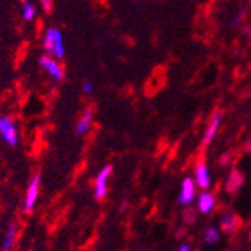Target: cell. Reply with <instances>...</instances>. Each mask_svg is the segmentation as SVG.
<instances>
[{
	"label": "cell",
	"instance_id": "cell-1",
	"mask_svg": "<svg viewBox=\"0 0 251 251\" xmlns=\"http://www.w3.org/2000/svg\"><path fill=\"white\" fill-rule=\"evenodd\" d=\"M44 48L48 54H52L55 58L65 57V44H63V35L58 28H48L44 38Z\"/></svg>",
	"mask_w": 251,
	"mask_h": 251
},
{
	"label": "cell",
	"instance_id": "cell-17",
	"mask_svg": "<svg viewBox=\"0 0 251 251\" xmlns=\"http://www.w3.org/2000/svg\"><path fill=\"white\" fill-rule=\"evenodd\" d=\"M179 251H190V247H188L187 244H184V245L179 248Z\"/></svg>",
	"mask_w": 251,
	"mask_h": 251
},
{
	"label": "cell",
	"instance_id": "cell-5",
	"mask_svg": "<svg viewBox=\"0 0 251 251\" xmlns=\"http://www.w3.org/2000/svg\"><path fill=\"white\" fill-rule=\"evenodd\" d=\"M39 182H41V178H39V175H36L27 188V196H25V203H24L25 212H30L36 203V199L39 195Z\"/></svg>",
	"mask_w": 251,
	"mask_h": 251
},
{
	"label": "cell",
	"instance_id": "cell-14",
	"mask_svg": "<svg viewBox=\"0 0 251 251\" xmlns=\"http://www.w3.org/2000/svg\"><path fill=\"white\" fill-rule=\"evenodd\" d=\"M205 241H206L208 244H215V242L218 241V232H217V229L209 227V229L206 230V233H205Z\"/></svg>",
	"mask_w": 251,
	"mask_h": 251
},
{
	"label": "cell",
	"instance_id": "cell-7",
	"mask_svg": "<svg viewBox=\"0 0 251 251\" xmlns=\"http://www.w3.org/2000/svg\"><path fill=\"white\" fill-rule=\"evenodd\" d=\"M195 198V181L192 178H185L181 185V193H179V202L187 205L190 203Z\"/></svg>",
	"mask_w": 251,
	"mask_h": 251
},
{
	"label": "cell",
	"instance_id": "cell-6",
	"mask_svg": "<svg viewBox=\"0 0 251 251\" xmlns=\"http://www.w3.org/2000/svg\"><path fill=\"white\" fill-rule=\"evenodd\" d=\"M220 123H222V112H215L208 124V127L205 130V135H203V139H202V144L203 145H209V142L215 138L217 132H218V127H220Z\"/></svg>",
	"mask_w": 251,
	"mask_h": 251
},
{
	"label": "cell",
	"instance_id": "cell-16",
	"mask_svg": "<svg viewBox=\"0 0 251 251\" xmlns=\"http://www.w3.org/2000/svg\"><path fill=\"white\" fill-rule=\"evenodd\" d=\"M82 90H84L85 94H91V93H93V84H91V82H85V84L82 85Z\"/></svg>",
	"mask_w": 251,
	"mask_h": 251
},
{
	"label": "cell",
	"instance_id": "cell-18",
	"mask_svg": "<svg viewBox=\"0 0 251 251\" xmlns=\"http://www.w3.org/2000/svg\"><path fill=\"white\" fill-rule=\"evenodd\" d=\"M247 33H248V35H250V36H251V25H250V27H248V28H247Z\"/></svg>",
	"mask_w": 251,
	"mask_h": 251
},
{
	"label": "cell",
	"instance_id": "cell-10",
	"mask_svg": "<svg viewBox=\"0 0 251 251\" xmlns=\"http://www.w3.org/2000/svg\"><path fill=\"white\" fill-rule=\"evenodd\" d=\"M199 211L203 212V214H208L214 209L215 206V201H214V196L211 193H202L199 196Z\"/></svg>",
	"mask_w": 251,
	"mask_h": 251
},
{
	"label": "cell",
	"instance_id": "cell-8",
	"mask_svg": "<svg viewBox=\"0 0 251 251\" xmlns=\"http://www.w3.org/2000/svg\"><path fill=\"white\" fill-rule=\"evenodd\" d=\"M196 184L202 188H208L211 184V178H209V172L205 163H199L198 169H196Z\"/></svg>",
	"mask_w": 251,
	"mask_h": 251
},
{
	"label": "cell",
	"instance_id": "cell-11",
	"mask_svg": "<svg viewBox=\"0 0 251 251\" xmlns=\"http://www.w3.org/2000/svg\"><path fill=\"white\" fill-rule=\"evenodd\" d=\"M236 225H238V222H236V218L233 215H230V214L223 215V218H222V227H223L225 232H232L236 227Z\"/></svg>",
	"mask_w": 251,
	"mask_h": 251
},
{
	"label": "cell",
	"instance_id": "cell-3",
	"mask_svg": "<svg viewBox=\"0 0 251 251\" xmlns=\"http://www.w3.org/2000/svg\"><path fill=\"white\" fill-rule=\"evenodd\" d=\"M112 172V168L111 166H105L96 176V187H94V196L96 199H102L105 195H106V190H108V178Z\"/></svg>",
	"mask_w": 251,
	"mask_h": 251
},
{
	"label": "cell",
	"instance_id": "cell-2",
	"mask_svg": "<svg viewBox=\"0 0 251 251\" xmlns=\"http://www.w3.org/2000/svg\"><path fill=\"white\" fill-rule=\"evenodd\" d=\"M0 136L9 145L15 147L18 144V130L14 120L8 115L0 117Z\"/></svg>",
	"mask_w": 251,
	"mask_h": 251
},
{
	"label": "cell",
	"instance_id": "cell-9",
	"mask_svg": "<svg viewBox=\"0 0 251 251\" xmlns=\"http://www.w3.org/2000/svg\"><path fill=\"white\" fill-rule=\"evenodd\" d=\"M91 123H93V111H91V109H87V111L81 115L79 121L76 123V133H78V135L87 133L88 129L91 127Z\"/></svg>",
	"mask_w": 251,
	"mask_h": 251
},
{
	"label": "cell",
	"instance_id": "cell-4",
	"mask_svg": "<svg viewBox=\"0 0 251 251\" xmlns=\"http://www.w3.org/2000/svg\"><path fill=\"white\" fill-rule=\"evenodd\" d=\"M39 63H41V66L55 79V81H61L63 79V69L61 66L58 65V61H55L52 57H48V55H42L39 58Z\"/></svg>",
	"mask_w": 251,
	"mask_h": 251
},
{
	"label": "cell",
	"instance_id": "cell-15",
	"mask_svg": "<svg viewBox=\"0 0 251 251\" xmlns=\"http://www.w3.org/2000/svg\"><path fill=\"white\" fill-rule=\"evenodd\" d=\"M42 8H44L47 12H50V11L52 9V2H51V0H42Z\"/></svg>",
	"mask_w": 251,
	"mask_h": 251
},
{
	"label": "cell",
	"instance_id": "cell-13",
	"mask_svg": "<svg viewBox=\"0 0 251 251\" xmlns=\"http://www.w3.org/2000/svg\"><path fill=\"white\" fill-rule=\"evenodd\" d=\"M14 236H15V226L11 225L9 229H8V235H6V239H5V244H3V251H9L12 244H14Z\"/></svg>",
	"mask_w": 251,
	"mask_h": 251
},
{
	"label": "cell",
	"instance_id": "cell-12",
	"mask_svg": "<svg viewBox=\"0 0 251 251\" xmlns=\"http://www.w3.org/2000/svg\"><path fill=\"white\" fill-rule=\"evenodd\" d=\"M36 17V9H35V6L31 5V3H28V2H24L23 3V18L25 20V21H31Z\"/></svg>",
	"mask_w": 251,
	"mask_h": 251
}]
</instances>
